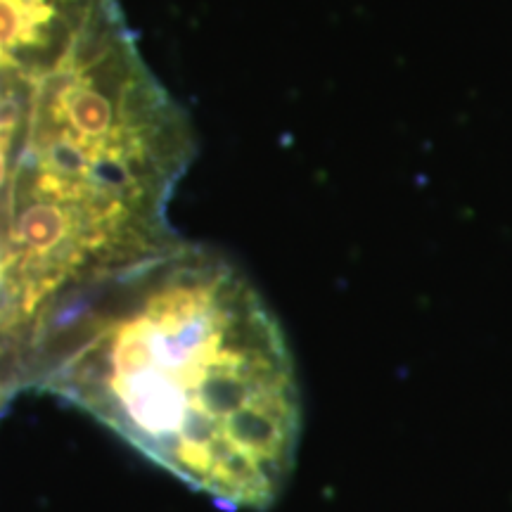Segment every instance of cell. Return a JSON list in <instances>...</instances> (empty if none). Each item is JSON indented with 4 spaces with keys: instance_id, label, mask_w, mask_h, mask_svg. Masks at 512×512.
I'll list each match as a JSON object with an SVG mask.
<instances>
[{
    "instance_id": "7a4b0ae2",
    "label": "cell",
    "mask_w": 512,
    "mask_h": 512,
    "mask_svg": "<svg viewBox=\"0 0 512 512\" xmlns=\"http://www.w3.org/2000/svg\"><path fill=\"white\" fill-rule=\"evenodd\" d=\"M119 0H0V91L38 81Z\"/></svg>"
},
{
    "instance_id": "3957f363",
    "label": "cell",
    "mask_w": 512,
    "mask_h": 512,
    "mask_svg": "<svg viewBox=\"0 0 512 512\" xmlns=\"http://www.w3.org/2000/svg\"><path fill=\"white\" fill-rule=\"evenodd\" d=\"M12 392H15V387H12V384H10L8 380H5L3 375H0V406H3L5 399H8V396H10Z\"/></svg>"
},
{
    "instance_id": "6da1fadb",
    "label": "cell",
    "mask_w": 512,
    "mask_h": 512,
    "mask_svg": "<svg viewBox=\"0 0 512 512\" xmlns=\"http://www.w3.org/2000/svg\"><path fill=\"white\" fill-rule=\"evenodd\" d=\"M22 387L67 399L230 510H266L297 465L302 394L278 318L238 268L174 242L69 306Z\"/></svg>"
}]
</instances>
